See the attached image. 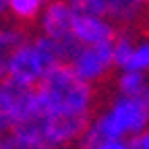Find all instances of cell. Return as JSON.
I'll return each mask as SVG.
<instances>
[{
    "instance_id": "1",
    "label": "cell",
    "mask_w": 149,
    "mask_h": 149,
    "mask_svg": "<svg viewBox=\"0 0 149 149\" xmlns=\"http://www.w3.org/2000/svg\"><path fill=\"white\" fill-rule=\"evenodd\" d=\"M33 116H93L95 89L85 83L68 62L56 64L33 89Z\"/></svg>"
},
{
    "instance_id": "2",
    "label": "cell",
    "mask_w": 149,
    "mask_h": 149,
    "mask_svg": "<svg viewBox=\"0 0 149 149\" xmlns=\"http://www.w3.org/2000/svg\"><path fill=\"white\" fill-rule=\"evenodd\" d=\"M35 95L33 89L23 87L10 79L0 81V137L33 118Z\"/></svg>"
},
{
    "instance_id": "3",
    "label": "cell",
    "mask_w": 149,
    "mask_h": 149,
    "mask_svg": "<svg viewBox=\"0 0 149 149\" xmlns=\"http://www.w3.org/2000/svg\"><path fill=\"white\" fill-rule=\"evenodd\" d=\"M68 64L85 83L97 85L108 79L114 68V42L81 46Z\"/></svg>"
},
{
    "instance_id": "4",
    "label": "cell",
    "mask_w": 149,
    "mask_h": 149,
    "mask_svg": "<svg viewBox=\"0 0 149 149\" xmlns=\"http://www.w3.org/2000/svg\"><path fill=\"white\" fill-rule=\"evenodd\" d=\"M108 110L118 120L120 128L124 130V137L126 135L135 137L143 133L149 124V89L139 97H124V95L112 97Z\"/></svg>"
},
{
    "instance_id": "5",
    "label": "cell",
    "mask_w": 149,
    "mask_h": 149,
    "mask_svg": "<svg viewBox=\"0 0 149 149\" xmlns=\"http://www.w3.org/2000/svg\"><path fill=\"white\" fill-rule=\"evenodd\" d=\"M74 42L79 46H95L116 40V27L112 21L104 17H81L74 15L72 19V29H70Z\"/></svg>"
},
{
    "instance_id": "6",
    "label": "cell",
    "mask_w": 149,
    "mask_h": 149,
    "mask_svg": "<svg viewBox=\"0 0 149 149\" xmlns=\"http://www.w3.org/2000/svg\"><path fill=\"white\" fill-rule=\"evenodd\" d=\"M72 19L74 13L64 0H50L46 2L37 25L42 29V35L52 40H66V37H72Z\"/></svg>"
},
{
    "instance_id": "7",
    "label": "cell",
    "mask_w": 149,
    "mask_h": 149,
    "mask_svg": "<svg viewBox=\"0 0 149 149\" xmlns=\"http://www.w3.org/2000/svg\"><path fill=\"white\" fill-rule=\"evenodd\" d=\"M29 40V29L17 23H0V81L6 79L10 56Z\"/></svg>"
},
{
    "instance_id": "8",
    "label": "cell",
    "mask_w": 149,
    "mask_h": 149,
    "mask_svg": "<svg viewBox=\"0 0 149 149\" xmlns=\"http://www.w3.org/2000/svg\"><path fill=\"white\" fill-rule=\"evenodd\" d=\"M44 6H46V0H8L6 15H10L13 23L29 29L31 25L40 21Z\"/></svg>"
},
{
    "instance_id": "9",
    "label": "cell",
    "mask_w": 149,
    "mask_h": 149,
    "mask_svg": "<svg viewBox=\"0 0 149 149\" xmlns=\"http://www.w3.org/2000/svg\"><path fill=\"white\" fill-rule=\"evenodd\" d=\"M116 89H118V95L124 97H139L149 89L147 81H145V74L139 70H122L116 79Z\"/></svg>"
},
{
    "instance_id": "10",
    "label": "cell",
    "mask_w": 149,
    "mask_h": 149,
    "mask_svg": "<svg viewBox=\"0 0 149 149\" xmlns=\"http://www.w3.org/2000/svg\"><path fill=\"white\" fill-rule=\"evenodd\" d=\"M74 15L108 19V0H64Z\"/></svg>"
},
{
    "instance_id": "11",
    "label": "cell",
    "mask_w": 149,
    "mask_h": 149,
    "mask_svg": "<svg viewBox=\"0 0 149 149\" xmlns=\"http://www.w3.org/2000/svg\"><path fill=\"white\" fill-rule=\"evenodd\" d=\"M0 149H50V147L23 135L21 130H13V133L0 137Z\"/></svg>"
},
{
    "instance_id": "12",
    "label": "cell",
    "mask_w": 149,
    "mask_h": 149,
    "mask_svg": "<svg viewBox=\"0 0 149 149\" xmlns=\"http://www.w3.org/2000/svg\"><path fill=\"white\" fill-rule=\"evenodd\" d=\"M133 50H135L133 37H130L126 31H122V33L118 31L116 40H114V66L124 70L128 60H130V56H133Z\"/></svg>"
},
{
    "instance_id": "13",
    "label": "cell",
    "mask_w": 149,
    "mask_h": 149,
    "mask_svg": "<svg viewBox=\"0 0 149 149\" xmlns=\"http://www.w3.org/2000/svg\"><path fill=\"white\" fill-rule=\"evenodd\" d=\"M124 70H149V40H143L141 44H135V50H133V56L126 64Z\"/></svg>"
},
{
    "instance_id": "14",
    "label": "cell",
    "mask_w": 149,
    "mask_h": 149,
    "mask_svg": "<svg viewBox=\"0 0 149 149\" xmlns=\"http://www.w3.org/2000/svg\"><path fill=\"white\" fill-rule=\"evenodd\" d=\"M130 149H149V128L130 139Z\"/></svg>"
},
{
    "instance_id": "15",
    "label": "cell",
    "mask_w": 149,
    "mask_h": 149,
    "mask_svg": "<svg viewBox=\"0 0 149 149\" xmlns=\"http://www.w3.org/2000/svg\"><path fill=\"white\" fill-rule=\"evenodd\" d=\"M95 149H130V143H126L124 139H108L102 141Z\"/></svg>"
},
{
    "instance_id": "16",
    "label": "cell",
    "mask_w": 149,
    "mask_h": 149,
    "mask_svg": "<svg viewBox=\"0 0 149 149\" xmlns=\"http://www.w3.org/2000/svg\"><path fill=\"white\" fill-rule=\"evenodd\" d=\"M6 2H8V0H0V19L6 15Z\"/></svg>"
},
{
    "instance_id": "17",
    "label": "cell",
    "mask_w": 149,
    "mask_h": 149,
    "mask_svg": "<svg viewBox=\"0 0 149 149\" xmlns=\"http://www.w3.org/2000/svg\"><path fill=\"white\" fill-rule=\"evenodd\" d=\"M139 4H143V6H149V0H137Z\"/></svg>"
}]
</instances>
